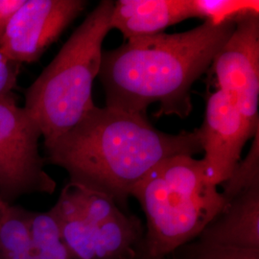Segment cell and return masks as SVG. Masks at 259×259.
Wrapping results in <instances>:
<instances>
[{"label":"cell","instance_id":"1","mask_svg":"<svg viewBox=\"0 0 259 259\" xmlns=\"http://www.w3.org/2000/svg\"><path fill=\"white\" fill-rule=\"evenodd\" d=\"M45 146L47 161L65 169L69 182L110 196L120 207L159 162L203 152L198 129L167 134L156 129L145 114L96 106Z\"/></svg>","mask_w":259,"mask_h":259},{"label":"cell","instance_id":"2","mask_svg":"<svg viewBox=\"0 0 259 259\" xmlns=\"http://www.w3.org/2000/svg\"><path fill=\"white\" fill-rule=\"evenodd\" d=\"M235 24L236 19L220 25L204 21L186 32L136 37L103 51L98 77L106 107L145 114L159 103L157 116L186 118L192 111V85L211 66Z\"/></svg>","mask_w":259,"mask_h":259},{"label":"cell","instance_id":"3","mask_svg":"<svg viewBox=\"0 0 259 259\" xmlns=\"http://www.w3.org/2000/svg\"><path fill=\"white\" fill-rule=\"evenodd\" d=\"M203 159L176 156L159 162L133 189L146 225L141 252L167 257L195 240L225 205Z\"/></svg>","mask_w":259,"mask_h":259},{"label":"cell","instance_id":"4","mask_svg":"<svg viewBox=\"0 0 259 259\" xmlns=\"http://www.w3.org/2000/svg\"><path fill=\"white\" fill-rule=\"evenodd\" d=\"M114 2L101 1L65 41L25 94V111L36 121L45 145L72 129L95 107L94 80L103 42L111 31Z\"/></svg>","mask_w":259,"mask_h":259},{"label":"cell","instance_id":"5","mask_svg":"<svg viewBox=\"0 0 259 259\" xmlns=\"http://www.w3.org/2000/svg\"><path fill=\"white\" fill-rule=\"evenodd\" d=\"M80 259H138L144 227L108 195L68 182L50 209Z\"/></svg>","mask_w":259,"mask_h":259},{"label":"cell","instance_id":"6","mask_svg":"<svg viewBox=\"0 0 259 259\" xmlns=\"http://www.w3.org/2000/svg\"><path fill=\"white\" fill-rule=\"evenodd\" d=\"M41 132L17 104L13 93L0 96V198L11 204L33 193H54L55 180L38 152Z\"/></svg>","mask_w":259,"mask_h":259},{"label":"cell","instance_id":"7","mask_svg":"<svg viewBox=\"0 0 259 259\" xmlns=\"http://www.w3.org/2000/svg\"><path fill=\"white\" fill-rule=\"evenodd\" d=\"M211 66L217 90L232 98L255 136L259 132V14L236 19L232 36Z\"/></svg>","mask_w":259,"mask_h":259},{"label":"cell","instance_id":"8","mask_svg":"<svg viewBox=\"0 0 259 259\" xmlns=\"http://www.w3.org/2000/svg\"><path fill=\"white\" fill-rule=\"evenodd\" d=\"M87 5L83 0H25L10 19L0 54L19 65L36 62Z\"/></svg>","mask_w":259,"mask_h":259},{"label":"cell","instance_id":"9","mask_svg":"<svg viewBox=\"0 0 259 259\" xmlns=\"http://www.w3.org/2000/svg\"><path fill=\"white\" fill-rule=\"evenodd\" d=\"M198 133L206 175L220 186L240 162L246 142L254 136L233 100L220 90L207 97L204 120Z\"/></svg>","mask_w":259,"mask_h":259},{"label":"cell","instance_id":"10","mask_svg":"<svg viewBox=\"0 0 259 259\" xmlns=\"http://www.w3.org/2000/svg\"><path fill=\"white\" fill-rule=\"evenodd\" d=\"M223 196L225 205L196 239L235 248L259 249V182Z\"/></svg>","mask_w":259,"mask_h":259},{"label":"cell","instance_id":"11","mask_svg":"<svg viewBox=\"0 0 259 259\" xmlns=\"http://www.w3.org/2000/svg\"><path fill=\"white\" fill-rule=\"evenodd\" d=\"M191 18H196L192 0H119L113 4L110 26L128 40L157 35Z\"/></svg>","mask_w":259,"mask_h":259},{"label":"cell","instance_id":"12","mask_svg":"<svg viewBox=\"0 0 259 259\" xmlns=\"http://www.w3.org/2000/svg\"><path fill=\"white\" fill-rule=\"evenodd\" d=\"M28 212L9 204L0 221V259H35Z\"/></svg>","mask_w":259,"mask_h":259},{"label":"cell","instance_id":"13","mask_svg":"<svg viewBox=\"0 0 259 259\" xmlns=\"http://www.w3.org/2000/svg\"><path fill=\"white\" fill-rule=\"evenodd\" d=\"M35 259H80L64 240L50 210L28 212Z\"/></svg>","mask_w":259,"mask_h":259},{"label":"cell","instance_id":"14","mask_svg":"<svg viewBox=\"0 0 259 259\" xmlns=\"http://www.w3.org/2000/svg\"><path fill=\"white\" fill-rule=\"evenodd\" d=\"M196 18L220 25L248 14H259L257 0H192Z\"/></svg>","mask_w":259,"mask_h":259},{"label":"cell","instance_id":"15","mask_svg":"<svg viewBox=\"0 0 259 259\" xmlns=\"http://www.w3.org/2000/svg\"><path fill=\"white\" fill-rule=\"evenodd\" d=\"M171 255V259H259V249L235 248L195 239Z\"/></svg>","mask_w":259,"mask_h":259},{"label":"cell","instance_id":"16","mask_svg":"<svg viewBox=\"0 0 259 259\" xmlns=\"http://www.w3.org/2000/svg\"><path fill=\"white\" fill-rule=\"evenodd\" d=\"M19 65L0 54V96L8 95L17 87Z\"/></svg>","mask_w":259,"mask_h":259},{"label":"cell","instance_id":"17","mask_svg":"<svg viewBox=\"0 0 259 259\" xmlns=\"http://www.w3.org/2000/svg\"><path fill=\"white\" fill-rule=\"evenodd\" d=\"M25 0H0V45L10 19Z\"/></svg>","mask_w":259,"mask_h":259},{"label":"cell","instance_id":"18","mask_svg":"<svg viewBox=\"0 0 259 259\" xmlns=\"http://www.w3.org/2000/svg\"><path fill=\"white\" fill-rule=\"evenodd\" d=\"M9 204H11L6 203L4 200H2V199L0 198V221H1L2 217H3V215L6 212V210H7L8 206H9Z\"/></svg>","mask_w":259,"mask_h":259},{"label":"cell","instance_id":"19","mask_svg":"<svg viewBox=\"0 0 259 259\" xmlns=\"http://www.w3.org/2000/svg\"><path fill=\"white\" fill-rule=\"evenodd\" d=\"M138 259H171V257H170V256H167V257H159V258H156V257H150L148 255H146V254H144V253L140 252L139 258Z\"/></svg>","mask_w":259,"mask_h":259}]
</instances>
